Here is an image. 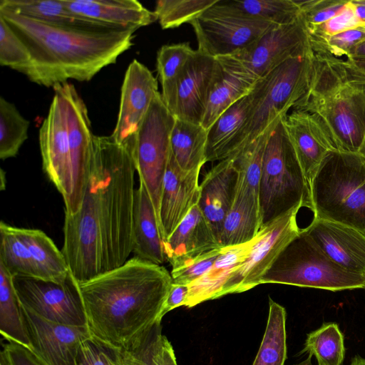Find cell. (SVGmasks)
Segmentation results:
<instances>
[{
  "label": "cell",
  "instance_id": "f907efd6",
  "mask_svg": "<svg viewBox=\"0 0 365 365\" xmlns=\"http://www.w3.org/2000/svg\"><path fill=\"white\" fill-rule=\"evenodd\" d=\"M358 19L365 25V0H351Z\"/></svg>",
  "mask_w": 365,
  "mask_h": 365
},
{
  "label": "cell",
  "instance_id": "44dd1931",
  "mask_svg": "<svg viewBox=\"0 0 365 365\" xmlns=\"http://www.w3.org/2000/svg\"><path fill=\"white\" fill-rule=\"evenodd\" d=\"M215 71L201 125L208 130L232 105L248 95L259 78L233 56L215 58Z\"/></svg>",
  "mask_w": 365,
  "mask_h": 365
},
{
  "label": "cell",
  "instance_id": "ac0fdd59",
  "mask_svg": "<svg viewBox=\"0 0 365 365\" xmlns=\"http://www.w3.org/2000/svg\"><path fill=\"white\" fill-rule=\"evenodd\" d=\"M120 91L117 122L111 135L118 143H125L134 138L159 93L158 81L144 64L134 59L125 71Z\"/></svg>",
  "mask_w": 365,
  "mask_h": 365
},
{
  "label": "cell",
  "instance_id": "bcb514c9",
  "mask_svg": "<svg viewBox=\"0 0 365 365\" xmlns=\"http://www.w3.org/2000/svg\"><path fill=\"white\" fill-rule=\"evenodd\" d=\"M222 247L208 250L171 266L173 282L190 285L202 277L212 267Z\"/></svg>",
  "mask_w": 365,
  "mask_h": 365
},
{
  "label": "cell",
  "instance_id": "9c48e42d",
  "mask_svg": "<svg viewBox=\"0 0 365 365\" xmlns=\"http://www.w3.org/2000/svg\"><path fill=\"white\" fill-rule=\"evenodd\" d=\"M175 120L159 92L133 139V156L139 182L150 196L159 227L160 197L171 154L170 135Z\"/></svg>",
  "mask_w": 365,
  "mask_h": 365
},
{
  "label": "cell",
  "instance_id": "3957f363",
  "mask_svg": "<svg viewBox=\"0 0 365 365\" xmlns=\"http://www.w3.org/2000/svg\"><path fill=\"white\" fill-rule=\"evenodd\" d=\"M0 16L30 53L29 63L19 72L47 88L69 79L91 80L133 44L132 30L59 26L4 10H0Z\"/></svg>",
  "mask_w": 365,
  "mask_h": 365
},
{
  "label": "cell",
  "instance_id": "7bdbcfd3",
  "mask_svg": "<svg viewBox=\"0 0 365 365\" xmlns=\"http://www.w3.org/2000/svg\"><path fill=\"white\" fill-rule=\"evenodd\" d=\"M30 58L25 43L0 16V64L19 72Z\"/></svg>",
  "mask_w": 365,
  "mask_h": 365
},
{
  "label": "cell",
  "instance_id": "681fc988",
  "mask_svg": "<svg viewBox=\"0 0 365 365\" xmlns=\"http://www.w3.org/2000/svg\"><path fill=\"white\" fill-rule=\"evenodd\" d=\"M189 290V285L172 283L160 315L161 320L163 316L170 310L184 306Z\"/></svg>",
  "mask_w": 365,
  "mask_h": 365
},
{
  "label": "cell",
  "instance_id": "b9f144b4",
  "mask_svg": "<svg viewBox=\"0 0 365 365\" xmlns=\"http://www.w3.org/2000/svg\"><path fill=\"white\" fill-rule=\"evenodd\" d=\"M309 40L314 52L326 53L337 58L343 56L348 58L351 51L365 40V25L330 36H309Z\"/></svg>",
  "mask_w": 365,
  "mask_h": 365
},
{
  "label": "cell",
  "instance_id": "7dc6e473",
  "mask_svg": "<svg viewBox=\"0 0 365 365\" xmlns=\"http://www.w3.org/2000/svg\"><path fill=\"white\" fill-rule=\"evenodd\" d=\"M363 24L357 18L351 0L341 11L326 23L308 33V36L326 37L356 28Z\"/></svg>",
  "mask_w": 365,
  "mask_h": 365
},
{
  "label": "cell",
  "instance_id": "836d02e7",
  "mask_svg": "<svg viewBox=\"0 0 365 365\" xmlns=\"http://www.w3.org/2000/svg\"><path fill=\"white\" fill-rule=\"evenodd\" d=\"M122 351L123 365H178L173 348L162 334L160 321Z\"/></svg>",
  "mask_w": 365,
  "mask_h": 365
},
{
  "label": "cell",
  "instance_id": "db71d44e",
  "mask_svg": "<svg viewBox=\"0 0 365 365\" xmlns=\"http://www.w3.org/2000/svg\"><path fill=\"white\" fill-rule=\"evenodd\" d=\"M349 60L365 72V58H352Z\"/></svg>",
  "mask_w": 365,
  "mask_h": 365
},
{
  "label": "cell",
  "instance_id": "f5cc1de1",
  "mask_svg": "<svg viewBox=\"0 0 365 365\" xmlns=\"http://www.w3.org/2000/svg\"><path fill=\"white\" fill-rule=\"evenodd\" d=\"M349 365H365V358H363L359 355H356L351 359Z\"/></svg>",
  "mask_w": 365,
  "mask_h": 365
},
{
  "label": "cell",
  "instance_id": "f35d334b",
  "mask_svg": "<svg viewBox=\"0 0 365 365\" xmlns=\"http://www.w3.org/2000/svg\"><path fill=\"white\" fill-rule=\"evenodd\" d=\"M29 121L12 103L0 98V158L15 157L28 138Z\"/></svg>",
  "mask_w": 365,
  "mask_h": 365
},
{
  "label": "cell",
  "instance_id": "6da1fadb",
  "mask_svg": "<svg viewBox=\"0 0 365 365\" xmlns=\"http://www.w3.org/2000/svg\"><path fill=\"white\" fill-rule=\"evenodd\" d=\"M133 140L94 135L87 189L80 210L65 214L61 250L79 282L121 266L132 252Z\"/></svg>",
  "mask_w": 365,
  "mask_h": 365
},
{
  "label": "cell",
  "instance_id": "6f0895ef",
  "mask_svg": "<svg viewBox=\"0 0 365 365\" xmlns=\"http://www.w3.org/2000/svg\"><path fill=\"white\" fill-rule=\"evenodd\" d=\"M0 365H7L4 359L0 356Z\"/></svg>",
  "mask_w": 365,
  "mask_h": 365
},
{
  "label": "cell",
  "instance_id": "7a4b0ae2",
  "mask_svg": "<svg viewBox=\"0 0 365 365\" xmlns=\"http://www.w3.org/2000/svg\"><path fill=\"white\" fill-rule=\"evenodd\" d=\"M172 283L163 265L134 256L121 266L78 282L91 335L128 349L161 321Z\"/></svg>",
  "mask_w": 365,
  "mask_h": 365
},
{
  "label": "cell",
  "instance_id": "f1b7e54d",
  "mask_svg": "<svg viewBox=\"0 0 365 365\" xmlns=\"http://www.w3.org/2000/svg\"><path fill=\"white\" fill-rule=\"evenodd\" d=\"M260 230L259 195L236 187L233 203L222 224L220 245L232 247L245 244Z\"/></svg>",
  "mask_w": 365,
  "mask_h": 365
},
{
  "label": "cell",
  "instance_id": "5b68a950",
  "mask_svg": "<svg viewBox=\"0 0 365 365\" xmlns=\"http://www.w3.org/2000/svg\"><path fill=\"white\" fill-rule=\"evenodd\" d=\"M314 217L365 232V158L329 151L310 185Z\"/></svg>",
  "mask_w": 365,
  "mask_h": 365
},
{
  "label": "cell",
  "instance_id": "277c9868",
  "mask_svg": "<svg viewBox=\"0 0 365 365\" xmlns=\"http://www.w3.org/2000/svg\"><path fill=\"white\" fill-rule=\"evenodd\" d=\"M295 110L314 115L336 151L359 153L365 134V72L351 60L314 52Z\"/></svg>",
  "mask_w": 365,
  "mask_h": 365
},
{
  "label": "cell",
  "instance_id": "c3c4849f",
  "mask_svg": "<svg viewBox=\"0 0 365 365\" xmlns=\"http://www.w3.org/2000/svg\"><path fill=\"white\" fill-rule=\"evenodd\" d=\"M1 356L7 365H42L29 349L14 342L5 344Z\"/></svg>",
  "mask_w": 365,
  "mask_h": 365
},
{
  "label": "cell",
  "instance_id": "52a82bcc",
  "mask_svg": "<svg viewBox=\"0 0 365 365\" xmlns=\"http://www.w3.org/2000/svg\"><path fill=\"white\" fill-rule=\"evenodd\" d=\"M313 56L312 48L257 80L250 93V110L236 154L295 107L307 90Z\"/></svg>",
  "mask_w": 365,
  "mask_h": 365
},
{
  "label": "cell",
  "instance_id": "30bf717a",
  "mask_svg": "<svg viewBox=\"0 0 365 365\" xmlns=\"http://www.w3.org/2000/svg\"><path fill=\"white\" fill-rule=\"evenodd\" d=\"M190 24L197 40V50L215 58L240 53L272 25L238 12L222 0Z\"/></svg>",
  "mask_w": 365,
  "mask_h": 365
},
{
  "label": "cell",
  "instance_id": "d4e9b609",
  "mask_svg": "<svg viewBox=\"0 0 365 365\" xmlns=\"http://www.w3.org/2000/svg\"><path fill=\"white\" fill-rule=\"evenodd\" d=\"M221 247L198 205L192 208L169 237L163 241L166 261L171 266Z\"/></svg>",
  "mask_w": 365,
  "mask_h": 365
},
{
  "label": "cell",
  "instance_id": "8992f818",
  "mask_svg": "<svg viewBox=\"0 0 365 365\" xmlns=\"http://www.w3.org/2000/svg\"><path fill=\"white\" fill-rule=\"evenodd\" d=\"M282 118L264 150L259 187L261 229L297 207L311 210L308 182Z\"/></svg>",
  "mask_w": 365,
  "mask_h": 365
},
{
  "label": "cell",
  "instance_id": "8d00e7d4",
  "mask_svg": "<svg viewBox=\"0 0 365 365\" xmlns=\"http://www.w3.org/2000/svg\"><path fill=\"white\" fill-rule=\"evenodd\" d=\"M302 353L315 356L318 365H341L345 356L344 335L335 322L323 323L307 334Z\"/></svg>",
  "mask_w": 365,
  "mask_h": 365
},
{
  "label": "cell",
  "instance_id": "9f6ffc18",
  "mask_svg": "<svg viewBox=\"0 0 365 365\" xmlns=\"http://www.w3.org/2000/svg\"><path fill=\"white\" fill-rule=\"evenodd\" d=\"M359 153H360L365 158V134L363 140V143L361 146L359 150Z\"/></svg>",
  "mask_w": 365,
  "mask_h": 365
},
{
  "label": "cell",
  "instance_id": "816d5d0a",
  "mask_svg": "<svg viewBox=\"0 0 365 365\" xmlns=\"http://www.w3.org/2000/svg\"><path fill=\"white\" fill-rule=\"evenodd\" d=\"M347 58H365V40L351 51Z\"/></svg>",
  "mask_w": 365,
  "mask_h": 365
},
{
  "label": "cell",
  "instance_id": "484cf974",
  "mask_svg": "<svg viewBox=\"0 0 365 365\" xmlns=\"http://www.w3.org/2000/svg\"><path fill=\"white\" fill-rule=\"evenodd\" d=\"M132 252L134 257L155 264L162 265L166 261L156 213L141 182L134 192Z\"/></svg>",
  "mask_w": 365,
  "mask_h": 365
},
{
  "label": "cell",
  "instance_id": "603a6c76",
  "mask_svg": "<svg viewBox=\"0 0 365 365\" xmlns=\"http://www.w3.org/2000/svg\"><path fill=\"white\" fill-rule=\"evenodd\" d=\"M237 180L238 170L234 158L230 157L212 167L200 185L198 207L220 244L222 224L233 203Z\"/></svg>",
  "mask_w": 365,
  "mask_h": 365
},
{
  "label": "cell",
  "instance_id": "83f0119b",
  "mask_svg": "<svg viewBox=\"0 0 365 365\" xmlns=\"http://www.w3.org/2000/svg\"><path fill=\"white\" fill-rule=\"evenodd\" d=\"M256 237L243 245L223 247L212 267L189 285L184 306L188 308L207 300L221 297L222 289L231 274L245 260Z\"/></svg>",
  "mask_w": 365,
  "mask_h": 365
},
{
  "label": "cell",
  "instance_id": "74e56055",
  "mask_svg": "<svg viewBox=\"0 0 365 365\" xmlns=\"http://www.w3.org/2000/svg\"><path fill=\"white\" fill-rule=\"evenodd\" d=\"M227 6L251 18L272 24H287L297 21L299 14L297 0H222Z\"/></svg>",
  "mask_w": 365,
  "mask_h": 365
},
{
  "label": "cell",
  "instance_id": "4316f807",
  "mask_svg": "<svg viewBox=\"0 0 365 365\" xmlns=\"http://www.w3.org/2000/svg\"><path fill=\"white\" fill-rule=\"evenodd\" d=\"M250 93L222 113L207 130V162L221 161L237 152L250 110Z\"/></svg>",
  "mask_w": 365,
  "mask_h": 365
},
{
  "label": "cell",
  "instance_id": "f6af8a7d",
  "mask_svg": "<svg viewBox=\"0 0 365 365\" xmlns=\"http://www.w3.org/2000/svg\"><path fill=\"white\" fill-rule=\"evenodd\" d=\"M349 0L299 1V19L307 33L326 23L336 15Z\"/></svg>",
  "mask_w": 365,
  "mask_h": 365
},
{
  "label": "cell",
  "instance_id": "f546056e",
  "mask_svg": "<svg viewBox=\"0 0 365 365\" xmlns=\"http://www.w3.org/2000/svg\"><path fill=\"white\" fill-rule=\"evenodd\" d=\"M0 10L59 26L113 30L73 13L64 0H1Z\"/></svg>",
  "mask_w": 365,
  "mask_h": 365
},
{
  "label": "cell",
  "instance_id": "5bb4252c",
  "mask_svg": "<svg viewBox=\"0 0 365 365\" xmlns=\"http://www.w3.org/2000/svg\"><path fill=\"white\" fill-rule=\"evenodd\" d=\"M215 63L197 49L178 75L161 85L163 101L175 118L201 125Z\"/></svg>",
  "mask_w": 365,
  "mask_h": 365
},
{
  "label": "cell",
  "instance_id": "d6a6232c",
  "mask_svg": "<svg viewBox=\"0 0 365 365\" xmlns=\"http://www.w3.org/2000/svg\"><path fill=\"white\" fill-rule=\"evenodd\" d=\"M0 331L8 341L30 349L21 305L14 289L12 276L0 264Z\"/></svg>",
  "mask_w": 365,
  "mask_h": 365
},
{
  "label": "cell",
  "instance_id": "ab89813d",
  "mask_svg": "<svg viewBox=\"0 0 365 365\" xmlns=\"http://www.w3.org/2000/svg\"><path fill=\"white\" fill-rule=\"evenodd\" d=\"M219 0H159L155 3L157 20L163 29L190 23Z\"/></svg>",
  "mask_w": 365,
  "mask_h": 365
},
{
  "label": "cell",
  "instance_id": "60d3db41",
  "mask_svg": "<svg viewBox=\"0 0 365 365\" xmlns=\"http://www.w3.org/2000/svg\"><path fill=\"white\" fill-rule=\"evenodd\" d=\"M196 51L188 42L161 46L156 58V68L160 84H165L175 78L195 54Z\"/></svg>",
  "mask_w": 365,
  "mask_h": 365
},
{
  "label": "cell",
  "instance_id": "1f68e13d",
  "mask_svg": "<svg viewBox=\"0 0 365 365\" xmlns=\"http://www.w3.org/2000/svg\"><path fill=\"white\" fill-rule=\"evenodd\" d=\"M17 232L29 250L40 272L41 279L63 282L71 273L61 250L43 231L17 227Z\"/></svg>",
  "mask_w": 365,
  "mask_h": 365
},
{
  "label": "cell",
  "instance_id": "d6986e66",
  "mask_svg": "<svg viewBox=\"0 0 365 365\" xmlns=\"http://www.w3.org/2000/svg\"><path fill=\"white\" fill-rule=\"evenodd\" d=\"M302 230L339 266L365 275V232L316 217Z\"/></svg>",
  "mask_w": 365,
  "mask_h": 365
},
{
  "label": "cell",
  "instance_id": "e0dca14e",
  "mask_svg": "<svg viewBox=\"0 0 365 365\" xmlns=\"http://www.w3.org/2000/svg\"><path fill=\"white\" fill-rule=\"evenodd\" d=\"M30 351L42 365H76L81 343L91 336L87 326L58 324L44 319L21 306Z\"/></svg>",
  "mask_w": 365,
  "mask_h": 365
},
{
  "label": "cell",
  "instance_id": "cb8c5ba5",
  "mask_svg": "<svg viewBox=\"0 0 365 365\" xmlns=\"http://www.w3.org/2000/svg\"><path fill=\"white\" fill-rule=\"evenodd\" d=\"M74 14L110 29L132 30L157 21L154 11L136 0H64Z\"/></svg>",
  "mask_w": 365,
  "mask_h": 365
},
{
  "label": "cell",
  "instance_id": "ffe728a7",
  "mask_svg": "<svg viewBox=\"0 0 365 365\" xmlns=\"http://www.w3.org/2000/svg\"><path fill=\"white\" fill-rule=\"evenodd\" d=\"M200 171L181 170L170 154L160 202V231L163 241L198 204L200 196Z\"/></svg>",
  "mask_w": 365,
  "mask_h": 365
},
{
  "label": "cell",
  "instance_id": "11a10c76",
  "mask_svg": "<svg viewBox=\"0 0 365 365\" xmlns=\"http://www.w3.org/2000/svg\"><path fill=\"white\" fill-rule=\"evenodd\" d=\"M312 356H308V357L304 361L294 365H313L312 362Z\"/></svg>",
  "mask_w": 365,
  "mask_h": 365
},
{
  "label": "cell",
  "instance_id": "d590c367",
  "mask_svg": "<svg viewBox=\"0 0 365 365\" xmlns=\"http://www.w3.org/2000/svg\"><path fill=\"white\" fill-rule=\"evenodd\" d=\"M0 264L12 277L41 279L36 264L17 227L3 221L0 223Z\"/></svg>",
  "mask_w": 365,
  "mask_h": 365
},
{
  "label": "cell",
  "instance_id": "4fadbf2b",
  "mask_svg": "<svg viewBox=\"0 0 365 365\" xmlns=\"http://www.w3.org/2000/svg\"><path fill=\"white\" fill-rule=\"evenodd\" d=\"M66 109L72 177V195L65 214L76 213L83 203L93 152L91 124L86 106L74 86L68 82L57 85Z\"/></svg>",
  "mask_w": 365,
  "mask_h": 365
},
{
  "label": "cell",
  "instance_id": "7c38bea8",
  "mask_svg": "<svg viewBox=\"0 0 365 365\" xmlns=\"http://www.w3.org/2000/svg\"><path fill=\"white\" fill-rule=\"evenodd\" d=\"M297 207L260 230L245 260L231 274L221 297L241 293L260 281L284 248L299 234Z\"/></svg>",
  "mask_w": 365,
  "mask_h": 365
},
{
  "label": "cell",
  "instance_id": "4dcf8cb0",
  "mask_svg": "<svg viewBox=\"0 0 365 365\" xmlns=\"http://www.w3.org/2000/svg\"><path fill=\"white\" fill-rule=\"evenodd\" d=\"M207 130L200 124L175 118L170 135V149L181 170H200L207 163Z\"/></svg>",
  "mask_w": 365,
  "mask_h": 365
},
{
  "label": "cell",
  "instance_id": "7402d4cb",
  "mask_svg": "<svg viewBox=\"0 0 365 365\" xmlns=\"http://www.w3.org/2000/svg\"><path fill=\"white\" fill-rule=\"evenodd\" d=\"M283 122L309 186L327 153L336 150L314 115L294 109Z\"/></svg>",
  "mask_w": 365,
  "mask_h": 365
},
{
  "label": "cell",
  "instance_id": "ba28073f",
  "mask_svg": "<svg viewBox=\"0 0 365 365\" xmlns=\"http://www.w3.org/2000/svg\"><path fill=\"white\" fill-rule=\"evenodd\" d=\"M268 283L338 292L365 289V275L339 266L300 229L260 281Z\"/></svg>",
  "mask_w": 365,
  "mask_h": 365
},
{
  "label": "cell",
  "instance_id": "ee69618b",
  "mask_svg": "<svg viewBox=\"0 0 365 365\" xmlns=\"http://www.w3.org/2000/svg\"><path fill=\"white\" fill-rule=\"evenodd\" d=\"M76 365H123V351L91 335L81 343Z\"/></svg>",
  "mask_w": 365,
  "mask_h": 365
},
{
  "label": "cell",
  "instance_id": "8fae6325",
  "mask_svg": "<svg viewBox=\"0 0 365 365\" xmlns=\"http://www.w3.org/2000/svg\"><path fill=\"white\" fill-rule=\"evenodd\" d=\"M12 281L21 306L36 315L65 325L87 326L78 282L71 272L62 283L21 276Z\"/></svg>",
  "mask_w": 365,
  "mask_h": 365
},
{
  "label": "cell",
  "instance_id": "9a60e30c",
  "mask_svg": "<svg viewBox=\"0 0 365 365\" xmlns=\"http://www.w3.org/2000/svg\"><path fill=\"white\" fill-rule=\"evenodd\" d=\"M311 49L308 34L298 18L290 24H272L255 43L233 56L259 78Z\"/></svg>",
  "mask_w": 365,
  "mask_h": 365
},
{
  "label": "cell",
  "instance_id": "2e32d148",
  "mask_svg": "<svg viewBox=\"0 0 365 365\" xmlns=\"http://www.w3.org/2000/svg\"><path fill=\"white\" fill-rule=\"evenodd\" d=\"M53 89V100L39 129V146L43 171L67 208L72 195V177L66 115L61 93Z\"/></svg>",
  "mask_w": 365,
  "mask_h": 365
},
{
  "label": "cell",
  "instance_id": "e575fe53",
  "mask_svg": "<svg viewBox=\"0 0 365 365\" xmlns=\"http://www.w3.org/2000/svg\"><path fill=\"white\" fill-rule=\"evenodd\" d=\"M286 317L285 308L269 298L265 332L252 365H284L287 359Z\"/></svg>",
  "mask_w": 365,
  "mask_h": 365
}]
</instances>
